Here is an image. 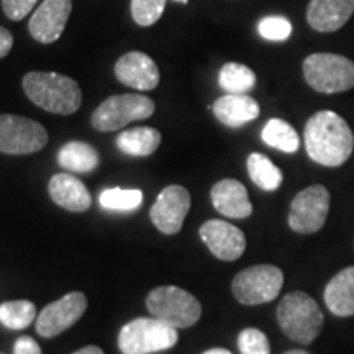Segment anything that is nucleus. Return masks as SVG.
I'll use <instances>...</instances> for the list:
<instances>
[{
	"mask_svg": "<svg viewBox=\"0 0 354 354\" xmlns=\"http://www.w3.org/2000/svg\"><path fill=\"white\" fill-rule=\"evenodd\" d=\"M284 286V274L277 266L258 264L243 269L233 279L234 299L243 305H261L272 302Z\"/></svg>",
	"mask_w": 354,
	"mask_h": 354,
	"instance_id": "obj_8",
	"label": "nucleus"
},
{
	"mask_svg": "<svg viewBox=\"0 0 354 354\" xmlns=\"http://www.w3.org/2000/svg\"><path fill=\"white\" fill-rule=\"evenodd\" d=\"M325 304L336 317L354 315V266L344 268L325 287Z\"/></svg>",
	"mask_w": 354,
	"mask_h": 354,
	"instance_id": "obj_20",
	"label": "nucleus"
},
{
	"mask_svg": "<svg viewBox=\"0 0 354 354\" xmlns=\"http://www.w3.org/2000/svg\"><path fill=\"white\" fill-rule=\"evenodd\" d=\"M304 77L322 94L346 92L354 87V63L342 55L315 53L304 61Z\"/></svg>",
	"mask_w": 354,
	"mask_h": 354,
	"instance_id": "obj_5",
	"label": "nucleus"
},
{
	"mask_svg": "<svg viewBox=\"0 0 354 354\" xmlns=\"http://www.w3.org/2000/svg\"><path fill=\"white\" fill-rule=\"evenodd\" d=\"M354 13V0H310L307 21L320 33L343 28Z\"/></svg>",
	"mask_w": 354,
	"mask_h": 354,
	"instance_id": "obj_16",
	"label": "nucleus"
},
{
	"mask_svg": "<svg viewBox=\"0 0 354 354\" xmlns=\"http://www.w3.org/2000/svg\"><path fill=\"white\" fill-rule=\"evenodd\" d=\"M161 145V133L156 128L138 127L122 131L117 136V146L122 153L128 156L145 158L151 156Z\"/></svg>",
	"mask_w": 354,
	"mask_h": 354,
	"instance_id": "obj_21",
	"label": "nucleus"
},
{
	"mask_svg": "<svg viewBox=\"0 0 354 354\" xmlns=\"http://www.w3.org/2000/svg\"><path fill=\"white\" fill-rule=\"evenodd\" d=\"M13 354H41V348L30 336H21V338L17 339Z\"/></svg>",
	"mask_w": 354,
	"mask_h": 354,
	"instance_id": "obj_32",
	"label": "nucleus"
},
{
	"mask_svg": "<svg viewBox=\"0 0 354 354\" xmlns=\"http://www.w3.org/2000/svg\"><path fill=\"white\" fill-rule=\"evenodd\" d=\"M238 348L241 354H271L268 336L258 328H245L238 336Z\"/></svg>",
	"mask_w": 354,
	"mask_h": 354,
	"instance_id": "obj_30",
	"label": "nucleus"
},
{
	"mask_svg": "<svg viewBox=\"0 0 354 354\" xmlns=\"http://www.w3.org/2000/svg\"><path fill=\"white\" fill-rule=\"evenodd\" d=\"M277 322L282 331L294 342L310 344L323 328L322 308L305 292H290L277 307Z\"/></svg>",
	"mask_w": 354,
	"mask_h": 354,
	"instance_id": "obj_3",
	"label": "nucleus"
},
{
	"mask_svg": "<svg viewBox=\"0 0 354 354\" xmlns=\"http://www.w3.org/2000/svg\"><path fill=\"white\" fill-rule=\"evenodd\" d=\"M258 32L261 37L269 39V41H284L290 37L292 25L286 17H264L258 24Z\"/></svg>",
	"mask_w": 354,
	"mask_h": 354,
	"instance_id": "obj_29",
	"label": "nucleus"
},
{
	"mask_svg": "<svg viewBox=\"0 0 354 354\" xmlns=\"http://www.w3.org/2000/svg\"><path fill=\"white\" fill-rule=\"evenodd\" d=\"M166 0H131V17L136 25L151 26L161 19Z\"/></svg>",
	"mask_w": 354,
	"mask_h": 354,
	"instance_id": "obj_28",
	"label": "nucleus"
},
{
	"mask_svg": "<svg viewBox=\"0 0 354 354\" xmlns=\"http://www.w3.org/2000/svg\"><path fill=\"white\" fill-rule=\"evenodd\" d=\"M37 318V307L30 300H10L0 304V323L10 330H24Z\"/></svg>",
	"mask_w": 354,
	"mask_h": 354,
	"instance_id": "obj_26",
	"label": "nucleus"
},
{
	"mask_svg": "<svg viewBox=\"0 0 354 354\" xmlns=\"http://www.w3.org/2000/svg\"><path fill=\"white\" fill-rule=\"evenodd\" d=\"M156 110L154 102L146 95L122 94L112 95L94 110L91 123L99 131H115L128 123L146 120Z\"/></svg>",
	"mask_w": 354,
	"mask_h": 354,
	"instance_id": "obj_7",
	"label": "nucleus"
},
{
	"mask_svg": "<svg viewBox=\"0 0 354 354\" xmlns=\"http://www.w3.org/2000/svg\"><path fill=\"white\" fill-rule=\"evenodd\" d=\"M73 354H105L104 351L99 346H86L82 349H79V351L73 353Z\"/></svg>",
	"mask_w": 354,
	"mask_h": 354,
	"instance_id": "obj_34",
	"label": "nucleus"
},
{
	"mask_svg": "<svg viewBox=\"0 0 354 354\" xmlns=\"http://www.w3.org/2000/svg\"><path fill=\"white\" fill-rule=\"evenodd\" d=\"M99 203L110 212H133L143 203V192L138 189H105L99 196Z\"/></svg>",
	"mask_w": 354,
	"mask_h": 354,
	"instance_id": "obj_27",
	"label": "nucleus"
},
{
	"mask_svg": "<svg viewBox=\"0 0 354 354\" xmlns=\"http://www.w3.org/2000/svg\"><path fill=\"white\" fill-rule=\"evenodd\" d=\"M38 0H2V7L8 19L19 21L33 10Z\"/></svg>",
	"mask_w": 354,
	"mask_h": 354,
	"instance_id": "obj_31",
	"label": "nucleus"
},
{
	"mask_svg": "<svg viewBox=\"0 0 354 354\" xmlns=\"http://www.w3.org/2000/svg\"><path fill=\"white\" fill-rule=\"evenodd\" d=\"M198 233L212 254L221 261H236L246 250L245 233L228 221L209 220Z\"/></svg>",
	"mask_w": 354,
	"mask_h": 354,
	"instance_id": "obj_13",
	"label": "nucleus"
},
{
	"mask_svg": "<svg viewBox=\"0 0 354 354\" xmlns=\"http://www.w3.org/2000/svg\"><path fill=\"white\" fill-rule=\"evenodd\" d=\"M87 308V297L82 292H71L63 299L44 307L37 318V331L43 338H53L76 323Z\"/></svg>",
	"mask_w": 354,
	"mask_h": 354,
	"instance_id": "obj_11",
	"label": "nucleus"
},
{
	"mask_svg": "<svg viewBox=\"0 0 354 354\" xmlns=\"http://www.w3.org/2000/svg\"><path fill=\"white\" fill-rule=\"evenodd\" d=\"M24 91L35 105L50 113L71 115L82 104L79 84L64 74L28 73L24 77Z\"/></svg>",
	"mask_w": 354,
	"mask_h": 354,
	"instance_id": "obj_2",
	"label": "nucleus"
},
{
	"mask_svg": "<svg viewBox=\"0 0 354 354\" xmlns=\"http://www.w3.org/2000/svg\"><path fill=\"white\" fill-rule=\"evenodd\" d=\"M246 166L251 180L259 189L266 190V192H272V190L281 187L284 177H282L281 169L268 156H264L261 153L250 154Z\"/></svg>",
	"mask_w": 354,
	"mask_h": 354,
	"instance_id": "obj_23",
	"label": "nucleus"
},
{
	"mask_svg": "<svg viewBox=\"0 0 354 354\" xmlns=\"http://www.w3.org/2000/svg\"><path fill=\"white\" fill-rule=\"evenodd\" d=\"M71 10V0H43L30 20V35L43 44L55 43L64 32Z\"/></svg>",
	"mask_w": 354,
	"mask_h": 354,
	"instance_id": "obj_14",
	"label": "nucleus"
},
{
	"mask_svg": "<svg viewBox=\"0 0 354 354\" xmlns=\"http://www.w3.org/2000/svg\"><path fill=\"white\" fill-rule=\"evenodd\" d=\"M215 117L228 128H240L259 117V104L248 94H227L212 105Z\"/></svg>",
	"mask_w": 354,
	"mask_h": 354,
	"instance_id": "obj_19",
	"label": "nucleus"
},
{
	"mask_svg": "<svg viewBox=\"0 0 354 354\" xmlns=\"http://www.w3.org/2000/svg\"><path fill=\"white\" fill-rule=\"evenodd\" d=\"M261 138L268 146L284 153H295L300 146L297 131L289 123L281 118H272L266 123L261 133Z\"/></svg>",
	"mask_w": 354,
	"mask_h": 354,
	"instance_id": "obj_24",
	"label": "nucleus"
},
{
	"mask_svg": "<svg viewBox=\"0 0 354 354\" xmlns=\"http://www.w3.org/2000/svg\"><path fill=\"white\" fill-rule=\"evenodd\" d=\"M176 2H183V3H187V0H176Z\"/></svg>",
	"mask_w": 354,
	"mask_h": 354,
	"instance_id": "obj_37",
	"label": "nucleus"
},
{
	"mask_svg": "<svg viewBox=\"0 0 354 354\" xmlns=\"http://www.w3.org/2000/svg\"><path fill=\"white\" fill-rule=\"evenodd\" d=\"M48 190H50L53 202L63 207L64 210L81 214L91 209L92 205L91 192L73 174H66V172L55 174L48 184Z\"/></svg>",
	"mask_w": 354,
	"mask_h": 354,
	"instance_id": "obj_18",
	"label": "nucleus"
},
{
	"mask_svg": "<svg viewBox=\"0 0 354 354\" xmlns=\"http://www.w3.org/2000/svg\"><path fill=\"white\" fill-rule=\"evenodd\" d=\"M177 330L156 318H136L127 323L118 335L123 354H153L166 351L177 343Z\"/></svg>",
	"mask_w": 354,
	"mask_h": 354,
	"instance_id": "obj_6",
	"label": "nucleus"
},
{
	"mask_svg": "<svg viewBox=\"0 0 354 354\" xmlns=\"http://www.w3.org/2000/svg\"><path fill=\"white\" fill-rule=\"evenodd\" d=\"M146 307L153 318L167 323L172 328H189L202 315L197 297L176 286L156 287L146 297Z\"/></svg>",
	"mask_w": 354,
	"mask_h": 354,
	"instance_id": "obj_4",
	"label": "nucleus"
},
{
	"mask_svg": "<svg viewBox=\"0 0 354 354\" xmlns=\"http://www.w3.org/2000/svg\"><path fill=\"white\" fill-rule=\"evenodd\" d=\"M304 140L310 159L326 167L344 165L354 149V135L348 122L331 110H322L308 118Z\"/></svg>",
	"mask_w": 354,
	"mask_h": 354,
	"instance_id": "obj_1",
	"label": "nucleus"
},
{
	"mask_svg": "<svg viewBox=\"0 0 354 354\" xmlns=\"http://www.w3.org/2000/svg\"><path fill=\"white\" fill-rule=\"evenodd\" d=\"M57 162L63 169L87 174L97 169L100 159L94 146L82 141H69L57 153Z\"/></svg>",
	"mask_w": 354,
	"mask_h": 354,
	"instance_id": "obj_22",
	"label": "nucleus"
},
{
	"mask_svg": "<svg viewBox=\"0 0 354 354\" xmlns=\"http://www.w3.org/2000/svg\"><path fill=\"white\" fill-rule=\"evenodd\" d=\"M330 210V192L323 185H310L294 197L289 212V227L295 233L310 234L323 228Z\"/></svg>",
	"mask_w": 354,
	"mask_h": 354,
	"instance_id": "obj_10",
	"label": "nucleus"
},
{
	"mask_svg": "<svg viewBox=\"0 0 354 354\" xmlns=\"http://www.w3.org/2000/svg\"><path fill=\"white\" fill-rule=\"evenodd\" d=\"M210 198L215 210L228 218L241 220L253 214L248 190L236 179L218 180L210 190Z\"/></svg>",
	"mask_w": 354,
	"mask_h": 354,
	"instance_id": "obj_17",
	"label": "nucleus"
},
{
	"mask_svg": "<svg viewBox=\"0 0 354 354\" xmlns=\"http://www.w3.org/2000/svg\"><path fill=\"white\" fill-rule=\"evenodd\" d=\"M48 143V131L41 123L19 115H0V153L32 154Z\"/></svg>",
	"mask_w": 354,
	"mask_h": 354,
	"instance_id": "obj_9",
	"label": "nucleus"
},
{
	"mask_svg": "<svg viewBox=\"0 0 354 354\" xmlns=\"http://www.w3.org/2000/svg\"><path fill=\"white\" fill-rule=\"evenodd\" d=\"M12 46H13L12 33L8 32L7 28H3V26H0V59L6 57L8 53H10Z\"/></svg>",
	"mask_w": 354,
	"mask_h": 354,
	"instance_id": "obj_33",
	"label": "nucleus"
},
{
	"mask_svg": "<svg viewBox=\"0 0 354 354\" xmlns=\"http://www.w3.org/2000/svg\"><path fill=\"white\" fill-rule=\"evenodd\" d=\"M218 84L227 94H248L256 86V74L245 64L227 63L220 69Z\"/></svg>",
	"mask_w": 354,
	"mask_h": 354,
	"instance_id": "obj_25",
	"label": "nucleus"
},
{
	"mask_svg": "<svg viewBox=\"0 0 354 354\" xmlns=\"http://www.w3.org/2000/svg\"><path fill=\"white\" fill-rule=\"evenodd\" d=\"M0 354H2V353H0Z\"/></svg>",
	"mask_w": 354,
	"mask_h": 354,
	"instance_id": "obj_38",
	"label": "nucleus"
},
{
	"mask_svg": "<svg viewBox=\"0 0 354 354\" xmlns=\"http://www.w3.org/2000/svg\"><path fill=\"white\" fill-rule=\"evenodd\" d=\"M286 354H310V353L302 351V349H292V351H287Z\"/></svg>",
	"mask_w": 354,
	"mask_h": 354,
	"instance_id": "obj_36",
	"label": "nucleus"
},
{
	"mask_svg": "<svg viewBox=\"0 0 354 354\" xmlns=\"http://www.w3.org/2000/svg\"><path fill=\"white\" fill-rule=\"evenodd\" d=\"M203 354H232V353L223 348H214V349H209V351H205Z\"/></svg>",
	"mask_w": 354,
	"mask_h": 354,
	"instance_id": "obj_35",
	"label": "nucleus"
},
{
	"mask_svg": "<svg viewBox=\"0 0 354 354\" xmlns=\"http://www.w3.org/2000/svg\"><path fill=\"white\" fill-rule=\"evenodd\" d=\"M115 76L127 87L136 91H153L159 84V69L148 55L131 51L115 63Z\"/></svg>",
	"mask_w": 354,
	"mask_h": 354,
	"instance_id": "obj_15",
	"label": "nucleus"
},
{
	"mask_svg": "<svg viewBox=\"0 0 354 354\" xmlns=\"http://www.w3.org/2000/svg\"><path fill=\"white\" fill-rule=\"evenodd\" d=\"M190 209V194L183 185H167L153 203L149 216L159 232L176 234L183 228Z\"/></svg>",
	"mask_w": 354,
	"mask_h": 354,
	"instance_id": "obj_12",
	"label": "nucleus"
}]
</instances>
